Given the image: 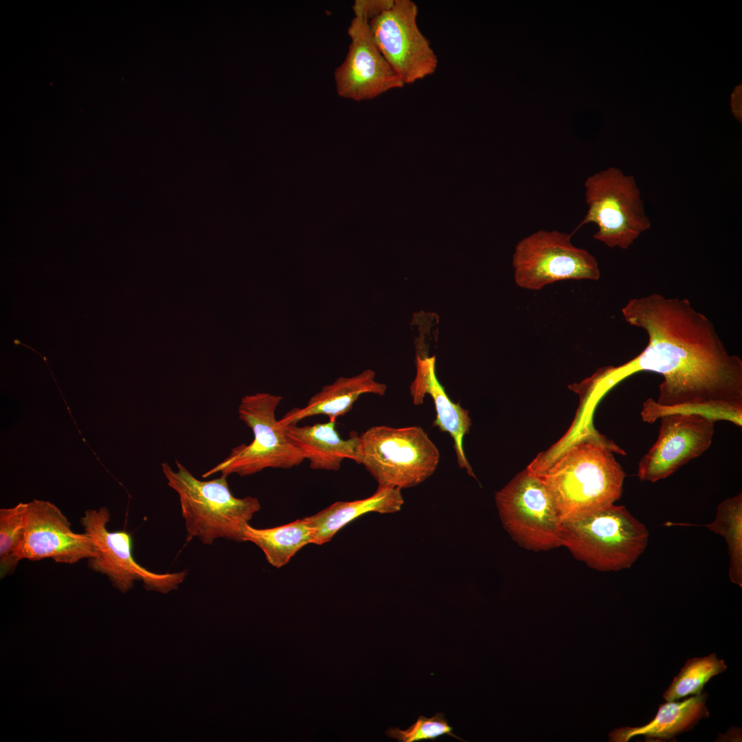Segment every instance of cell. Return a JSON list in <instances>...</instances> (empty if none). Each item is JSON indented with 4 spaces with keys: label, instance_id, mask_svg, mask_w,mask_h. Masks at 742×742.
Instances as JSON below:
<instances>
[{
    "label": "cell",
    "instance_id": "1",
    "mask_svg": "<svg viewBox=\"0 0 742 742\" xmlns=\"http://www.w3.org/2000/svg\"><path fill=\"white\" fill-rule=\"evenodd\" d=\"M625 321L642 328L644 349L618 367L603 368L609 387L638 372L663 376L657 401L642 405L644 421L676 412H697L742 425V361L727 351L713 324L687 299L659 293L634 297L622 308Z\"/></svg>",
    "mask_w": 742,
    "mask_h": 742
},
{
    "label": "cell",
    "instance_id": "2",
    "mask_svg": "<svg viewBox=\"0 0 742 742\" xmlns=\"http://www.w3.org/2000/svg\"><path fill=\"white\" fill-rule=\"evenodd\" d=\"M614 452L625 454L605 437L588 433L557 458L534 462L527 468L546 486L561 523L620 499L625 473Z\"/></svg>",
    "mask_w": 742,
    "mask_h": 742
},
{
    "label": "cell",
    "instance_id": "3",
    "mask_svg": "<svg viewBox=\"0 0 742 742\" xmlns=\"http://www.w3.org/2000/svg\"><path fill=\"white\" fill-rule=\"evenodd\" d=\"M177 471L161 464L168 485L179 495L187 530V541L199 538L211 545L216 539L243 541L245 526L260 510L256 497L237 498L232 493L227 476L203 481L176 460Z\"/></svg>",
    "mask_w": 742,
    "mask_h": 742
},
{
    "label": "cell",
    "instance_id": "4",
    "mask_svg": "<svg viewBox=\"0 0 742 742\" xmlns=\"http://www.w3.org/2000/svg\"><path fill=\"white\" fill-rule=\"evenodd\" d=\"M649 536L643 523L614 504L561 525V546L600 572L629 569L645 551Z\"/></svg>",
    "mask_w": 742,
    "mask_h": 742
},
{
    "label": "cell",
    "instance_id": "5",
    "mask_svg": "<svg viewBox=\"0 0 742 742\" xmlns=\"http://www.w3.org/2000/svg\"><path fill=\"white\" fill-rule=\"evenodd\" d=\"M360 462L379 486H415L436 471L440 453L418 426H374L360 436Z\"/></svg>",
    "mask_w": 742,
    "mask_h": 742
},
{
    "label": "cell",
    "instance_id": "6",
    "mask_svg": "<svg viewBox=\"0 0 742 742\" xmlns=\"http://www.w3.org/2000/svg\"><path fill=\"white\" fill-rule=\"evenodd\" d=\"M282 397L260 392L244 396L238 406L239 418L253 431L249 445H240L221 462L202 475L216 473L246 476L267 468L290 469L306 460L304 453L289 438L276 419V410Z\"/></svg>",
    "mask_w": 742,
    "mask_h": 742
},
{
    "label": "cell",
    "instance_id": "7",
    "mask_svg": "<svg viewBox=\"0 0 742 742\" xmlns=\"http://www.w3.org/2000/svg\"><path fill=\"white\" fill-rule=\"evenodd\" d=\"M587 214L573 232L594 223V238L610 248L628 249L651 222L633 175L609 168L589 176L585 182Z\"/></svg>",
    "mask_w": 742,
    "mask_h": 742
},
{
    "label": "cell",
    "instance_id": "8",
    "mask_svg": "<svg viewBox=\"0 0 742 742\" xmlns=\"http://www.w3.org/2000/svg\"><path fill=\"white\" fill-rule=\"evenodd\" d=\"M501 522L521 547L533 552L561 547V521L542 480L528 469L495 495Z\"/></svg>",
    "mask_w": 742,
    "mask_h": 742
},
{
    "label": "cell",
    "instance_id": "9",
    "mask_svg": "<svg viewBox=\"0 0 742 742\" xmlns=\"http://www.w3.org/2000/svg\"><path fill=\"white\" fill-rule=\"evenodd\" d=\"M572 234L539 230L521 239L513 256L514 278L522 289L539 291L568 280L599 279L596 258L571 242Z\"/></svg>",
    "mask_w": 742,
    "mask_h": 742
},
{
    "label": "cell",
    "instance_id": "10",
    "mask_svg": "<svg viewBox=\"0 0 742 742\" xmlns=\"http://www.w3.org/2000/svg\"><path fill=\"white\" fill-rule=\"evenodd\" d=\"M418 13L414 1L394 0L369 22L376 45L405 85L432 75L438 67V57L418 27Z\"/></svg>",
    "mask_w": 742,
    "mask_h": 742
},
{
    "label": "cell",
    "instance_id": "11",
    "mask_svg": "<svg viewBox=\"0 0 742 742\" xmlns=\"http://www.w3.org/2000/svg\"><path fill=\"white\" fill-rule=\"evenodd\" d=\"M110 519V513L104 506L87 510L80 518L84 532L94 543L99 553L98 556L88 559L91 570L106 575L122 592L132 589L135 581H142L146 589L165 594L176 589L185 580V571L158 574L141 566L132 554L131 535L125 530L109 531Z\"/></svg>",
    "mask_w": 742,
    "mask_h": 742
},
{
    "label": "cell",
    "instance_id": "12",
    "mask_svg": "<svg viewBox=\"0 0 742 742\" xmlns=\"http://www.w3.org/2000/svg\"><path fill=\"white\" fill-rule=\"evenodd\" d=\"M98 550L85 532L76 533L61 510L49 502L34 499L25 503L19 561L52 559L56 563L74 564L98 556Z\"/></svg>",
    "mask_w": 742,
    "mask_h": 742
},
{
    "label": "cell",
    "instance_id": "13",
    "mask_svg": "<svg viewBox=\"0 0 742 742\" xmlns=\"http://www.w3.org/2000/svg\"><path fill=\"white\" fill-rule=\"evenodd\" d=\"M657 440L638 464L642 481L656 482L697 458L710 446L716 420L697 412H676L660 418Z\"/></svg>",
    "mask_w": 742,
    "mask_h": 742
},
{
    "label": "cell",
    "instance_id": "14",
    "mask_svg": "<svg viewBox=\"0 0 742 742\" xmlns=\"http://www.w3.org/2000/svg\"><path fill=\"white\" fill-rule=\"evenodd\" d=\"M348 34L350 39L348 54L334 73L339 96L358 102L369 100L404 87L376 45L365 16L355 14Z\"/></svg>",
    "mask_w": 742,
    "mask_h": 742
},
{
    "label": "cell",
    "instance_id": "15",
    "mask_svg": "<svg viewBox=\"0 0 742 742\" xmlns=\"http://www.w3.org/2000/svg\"><path fill=\"white\" fill-rule=\"evenodd\" d=\"M415 363L416 376L409 387L413 403L415 405H421L425 395H430L436 412L434 426L451 436L460 467L465 469L469 475L475 477L463 447L464 437L469 433L471 426L469 412L462 407L459 403L453 402L438 381L436 372L435 355H418Z\"/></svg>",
    "mask_w": 742,
    "mask_h": 742
},
{
    "label": "cell",
    "instance_id": "16",
    "mask_svg": "<svg viewBox=\"0 0 742 742\" xmlns=\"http://www.w3.org/2000/svg\"><path fill=\"white\" fill-rule=\"evenodd\" d=\"M375 377V372L371 369L353 376H340L312 396L306 406L291 409L279 420L280 423L282 426L296 425L305 418L316 415H325L329 420H336L352 408L361 395L385 394L387 385L376 381Z\"/></svg>",
    "mask_w": 742,
    "mask_h": 742
},
{
    "label": "cell",
    "instance_id": "17",
    "mask_svg": "<svg viewBox=\"0 0 742 742\" xmlns=\"http://www.w3.org/2000/svg\"><path fill=\"white\" fill-rule=\"evenodd\" d=\"M284 428L304 453L312 469L337 471L344 459L359 464V436L352 433L349 438L343 439L336 429V420L313 425H284Z\"/></svg>",
    "mask_w": 742,
    "mask_h": 742
},
{
    "label": "cell",
    "instance_id": "18",
    "mask_svg": "<svg viewBox=\"0 0 742 742\" xmlns=\"http://www.w3.org/2000/svg\"><path fill=\"white\" fill-rule=\"evenodd\" d=\"M707 693H701L682 701H671L660 705L655 717L639 727L616 728L609 734L610 742H627L636 736L649 741H666L692 729L701 719L708 717Z\"/></svg>",
    "mask_w": 742,
    "mask_h": 742
},
{
    "label": "cell",
    "instance_id": "19",
    "mask_svg": "<svg viewBox=\"0 0 742 742\" xmlns=\"http://www.w3.org/2000/svg\"><path fill=\"white\" fill-rule=\"evenodd\" d=\"M403 503L401 488L379 486L376 492L367 498L335 502L306 517L314 531L313 543L322 545L330 541L344 526L364 514L398 512Z\"/></svg>",
    "mask_w": 742,
    "mask_h": 742
},
{
    "label": "cell",
    "instance_id": "20",
    "mask_svg": "<svg viewBox=\"0 0 742 742\" xmlns=\"http://www.w3.org/2000/svg\"><path fill=\"white\" fill-rule=\"evenodd\" d=\"M313 537L307 517L269 528H255L247 524L243 532V541L258 546L268 563L277 568L286 565L301 548L313 543Z\"/></svg>",
    "mask_w": 742,
    "mask_h": 742
},
{
    "label": "cell",
    "instance_id": "21",
    "mask_svg": "<svg viewBox=\"0 0 742 742\" xmlns=\"http://www.w3.org/2000/svg\"><path fill=\"white\" fill-rule=\"evenodd\" d=\"M727 543L730 581L742 586V495L727 498L717 506L714 520L705 525Z\"/></svg>",
    "mask_w": 742,
    "mask_h": 742
},
{
    "label": "cell",
    "instance_id": "22",
    "mask_svg": "<svg viewBox=\"0 0 742 742\" xmlns=\"http://www.w3.org/2000/svg\"><path fill=\"white\" fill-rule=\"evenodd\" d=\"M727 669L723 660L715 653L703 657H694L686 661L679 673L674 677L663 694L666 701H677L688 695L703 692L705 684L714 676Z\"/></svg>",
    "mask_w": 742,
    "mask_h": 742
},
{
    "label": "cell",
    "instance_id": "23",
    "mask_svg": "<svg viewBox=\"0 0 742 742\" xmlns=\"http://www.w3.org/2000/svg\"><path fill=\"white\" fill-rule=\"evenodd\" d=\"M25 504L0 510V576L4 578L14 572L19 561L16 554L20 546L24 526Z\"/></svg>",
    "mask_w": 742,
    "mask_h": 742
},
{
    "label": "cell",
    "instance_id": "24",
    "mask_svg": "<svg viewBox=\"0 0 742 742\" xmlns=\"http://www.w3.org/2000/svg\"><path fill=\"white\" fill-rule=\"evenodd\" d=\"M452 730L453 727L449 724L445 714L437 712L431 718L420 715L416 721L405 730H402L398 728H390L385 734L387 737L396 739L400 742H418L425 740L435 741L437 738L443 735L451 736L464 741L455 735Z\"/></svg>",
    "mask_w": 742,
    "mask_h": 742
},
{
    "label": "cell",
    "instance_id": "25",
    "mask_svg": "<svg viewBox=\"0 0 742 742\" xmlns=\"http://www.w3.org/2000/svg\"><path fill=\"white\" fill-rule=\"evenodd\" d=\"M394 0H356L352 5L355 13L361 14L370 22L371 19L390 8Z\"/></svg>",
    "mask_w": 742,
    "mask_h": 742
}]
</instances>
